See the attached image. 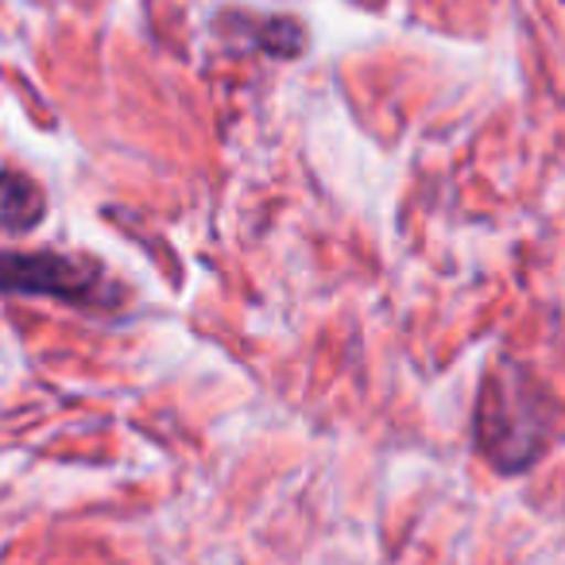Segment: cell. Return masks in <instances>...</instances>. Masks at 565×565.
I'll return each mask as SVG.
<instances>
[{
    "instance_id": "cell-1",
    "label": "cell",
    "mask_w": 565,
    "mask_h": 565,
    "mask_svg": "<svg viewBox=\"0 0 565 565\" xmlns=\"http://www.w3.org/2000/svg\"><path fill=\"white\" fill-rule=\"evenodd\" d=\"M477 446L500 472H523L546 454V403L531 376L492 372L477 407Z\"/></svg>"
},
{
    "instance_id": "cell-2",
    "label": "cell",
    "mask_w": 565,
    "mask_h": 565,
    "mask_svg": "<svg viewBox=\"0 0 565 565\" xmlns=\"http://www.w3.org/2000/svg\"><path fill=\"white\" fill-rule=\"evenodd\" d=\"M0 291L63 299L71 307H113L117 291H105L102 267L58 252H0Z\"/></svg>"
},
{
    "instance_id": "cell-3",
    "label": "cell",
    "mask_w": 565,
    "mask_h": 565,
    "mask_svg": "<svg viewBox=\"0 0 565 565\" xmlns=\"http://www.w3.org/2000/svg\"><path fill=\"white\" fill-rule=\"evenodd\" d=\"M47 213V198L32 179L17 171H0V228L4 233H28Z\"/></svg>"
},
{
    "instance_id": "cell-4",
    "label": "cell",
    "mask_w": 565,
    "mask_h": 565,
    "mask_svg": "<svg viewBox=\"0 0 565 565\" xmlns=\"http://www.w3.org/2000/svg\"><path fill=\"white\" fill-rule=\"evenodd\" d=\"M233 17V12H228ZM236 24H244V32H248V40L256 43L259 51H267V55H282V58H291L302 51V28L295 24V20H259V17H233Z\"/></svg>"
}]
</instances>
